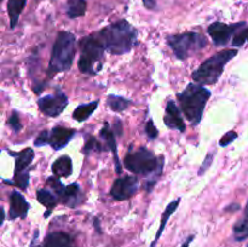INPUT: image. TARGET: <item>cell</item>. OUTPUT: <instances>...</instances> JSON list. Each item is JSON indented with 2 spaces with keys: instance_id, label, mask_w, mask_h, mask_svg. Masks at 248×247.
Returning a JSON list of instances; mask_svg holds the SVG:
<instances>
[{
  "instance_id": "8d00e7d4",
  "label": "cell",
  "mask_w": 248,
  "mask_h": 247,
  "mask_svg": "<svg viewBox=\"0 0 248 247\" xmlns=\"http://www.w3.org/2000/svg\"><path fill=\"white\" fill-rule=\"evenodd\" d=\"M247 247H248V246H247Z\"/></svg>"
},
{
  "instance_id": "44dd1931",
  "label": "cell",
  "mask_w": 248,
  "mask_h": 247,
  "mask_svg": "<svg viewBox=\"0 0 248 247\" xmlns=\"http://www.w3.org/2000/svg\"><path fill=\"white\" fill-rule=\"evenodd\" d=\"M36 199H38V201L41 205H44L47 208V212L45 213V217H47L51 213V211L60 202L56 194H52L51 190H47V189H40V190L36 191Z\"/></svg>"
},
{
  "instance_id": "83f0119b",
  "label": "cell",
  "mask_w": 248,
  "mask_h": 247,
  "mask_svg": "<svg viewBox=\"0 0 248 247\" xmlns=\"http://www.w3.org/2000/svg\"><path fill=\"white\" fill-rule=\"evenodd\" d=\"M7 125L10 126L14 132H19L22 130V125H21V120H19V116L17 114V111H14V113L10 115L9 120H7Z\"/></svg>"
},
{
  "instance_id": "f1b7e54d",
  "label": "cell",
  "mask_w": 248,
  "mask_h": 247,
  "mask_svg": "<svg viewBox=\"0 0 248 247\" xmlns=\"http://www.w3.org/2000/svg\"><path fill=\"white\" fill-rule=\"evenodd\" d=\"M50 142V132L48 131H43L41 133H39L38 137L34 140V145L35 147H43V145L48 144Z\"/></svg>"
},
{
  "instance_id": "484cf974",
  "label": "cell",
  "mask_w": 248,
  "mask_h": 247,
  "mask_svg": "<svg viewBox=\"0 0 248 247\" xmlns=\"http://www.w3.org/2000/svg\"><path fill=\"white\" fill-rule=\"evenodd\" d=\"M103 148H102L101 143L93 137V136H90L89 138L86 139V143H85V147H84V154H90L92 152H102Z\"/></svg>"
},
{
  "instance_id": "4fadbf2b",
  "label": "cell",
  "mask_w": 248,
  "mask_h": 247,
  "mask_svg": "<svg viewBox=\"0 0 248 247\" xmlns=\"http://www.w3.org/2000/svg\"><path fill=\"white\" fill-rule=\"evenodd\" d=\"M164 123L166 124V126L172 130H177L179 132L184 133L186 130V126L184 124L183 118H182V114L179 111V108L177 107V104L173 101H167L166 104V115L164 118Z\"/></svg>"
},
{
  "instance_id": "9a60e30c",
  "label": "cell",
  "mask_w": 248,
  "mask_h": 247,
  "mask_svg": "<svg viewBox=\"0 0 248 247\" xmlns=\"http://www.w3.org/2000/svg\"><path fill=\"white\" fill-rule=\"evenodd\" d=\"M99 135H101V137L103 138L104 142L107 143V149H110L111 153H113L114 161H115L116 173H121V171H123V167H121L120 160H119V156H118V145H116L115 135H114L113 131L110 130V126H109L108 123H104V125H103V127H102Z\"/></svg>"
},
{
  "instance_id": "277c9868",
  "label": "cell",
  "mask_w": 248,
  "mask_h": 247,
  "mask_svg": "<svg viewBox=\"0 0 248 247\" xmlns=\"http://www.w3.org/2000/svg\"><path fill=\"white\" fill-rule=\"evenodd\" d=\"M236 48H227L216 55L211 56L196 70H194L191 77L200 85H216L222 77L228 62L237 55Z\"/></svg>"
},
{
  "instance_id": "cb8c5ba5",
  "label": "cell",
  "mask_w": 248,
  "mask_h": 247,
  "mask_svg": "<svg viewBox=\"0 0 248 247\" xmlns=\"http://www.w3.org/2000/svg\"><path fill=\"white\" fill-rule=\"evenodd\" d=\"M234 237L236 241H242L248 237V201L246 207H245L244 217L234 227Z\"/></svg>"
},
{
  "instance_id": "1f68e13d",
  "label": "cell",
  "mask_w": 248,
  "mask_h": 247,
  "mask_svg": "<svg viewBox=\"0 0 248 247\" xmlns=\"http://www.w3.org/2000/svg\"><path fill=\"white\" fill-rule=\"evenodd\" d=\"M145 133H147V136L150 138V139H155V138L159 136V131H157V128L155 127L152 119H149L147 125H145Z\"/></svg>"
},
{
  "instance_id": "5b68a950",
  "label": "cell",
  "mask_w": 248,
  "mask_h": 247,
  "mask_svg": "<svg viewBox=\"0 0 248 247\" xmlns=\"http://www.w3.org/2000/svg\"><path fill=\"white\" fill-rule=\"evenodd\" d=\"M80 58L79 69L80 72L87 75H96L103 67L104 48L96 33L91 35L84 36L79 43Z\"/></svg>"
},
{
  "instance_id": "d6986e66",
  "label": "cell",
  "mask_w": 248,
  "mask_h": 247,
  "mask_svg": "<svg viewBox=\"0 0 248 247\" xmlns=\"http://www.w3.org/2000/svg\"><path fill=\"white\" fill-rule=\"evenodd\" d=\"M26 4L27 0H9L7 1V14H9L11 28H15L17 26L19 16L26 7Z\"/></svg>"
},
{
  "instance_id": "e575fe53",
  "label": "cell",
  "mask_w": 248,
  "mask_h": 247,
  "mask_svg": "<svg viewBox=\"0 0 248 247\" xmlns=\"http://www.w3.org/2000/svg\"><path fill=\"white\" fill-rule=\"evenodd\" d=\"M193 239H194V236H193V235H191V236H189L188 239H186V241L184 242V244H183V246H182V247H189V245H190V242L193 241Z\"/></svg>"
},
{
  "instance_id": "7c38bea8",
  "label": "cell",
  "mask_w": 248,
  "mask_h": 247,
  "mask_svg": "<svg viewBox=\"0 0 248 247\" xmlns=\"http://www.w3.org/2000/svg\"><path fill=\"white\" fill-rule=\"evenodd\" d=\"M75 136V130L63 126H56L50 131V142L48 144L52 147L53 150H61L67 147L68 143L72 140Z\"/></svg>"
},
{
  "instance_id": "f546056e",
  "label": "cell",
  "mask_w": 248,
  "mask_h": 247,
  "mask_svg": "<svg viewBox=\"0 0 248 247\" xmlns=\"http://www.w3.org/2000/svg\"><path fill=\"white\" fill-rule=\"evenodd\" d=\"M215 155H216V152L208 153L207 156H206V159H205V161H203L202 166H201L200 170H199V176H202V174L205 173L208 169H210L211 165H212V162H213V159H215Z\"/></svg>"
},
{
  "instance_id": "603a6c76",
  "label": "cell",
  "mask_w": 248,
  "mask_h": 247,
  "mask_svg": "<svg viewBox=\"0 0 248 247\" xmlns=\"http://www.w3.org/2000/svg\"><path fill=\"white\" fill-rule=\"evenodd\" d=\"M86 9V0H68L67 2V15L72 19L84 16Z\"/></svg>"
},
{
  "instance_id": "6da1fadb",
  "label": "cell",
  "mask_w": 248,
  "mask_h": 247,
  "mask_svg": "<svg viewBox=\"0 0 248 247\" xmlns=\"http://www.w3.org/2000/svg\"><path fill=\"white\" fill-rule=\"evenodd\" d=\"M96 34L107 52L111 55L128 53L137 44V29L125 19L109 24Z\"/></svg>"
},
{
  "instance_id": "e0dca14e",
  "label": "cell",
  "mask_w": 248,
  "mask_h": 247,
  "mask_svg": "<svg viewBox=\"0 0 248 247\" xmlns=\"http://www.w3.org/2000/svg\"><path fill=\"white\" fill-rule=\"evenodd\" d=\"M10 154L15 157V174L26 172L34 160V152L31 148H26L19 153L10 152Z\"/></svg>"
},
{
  "instance_id": "9c48e42d",
  "label": "cell",
  "mask_w": 248,
  "mask_h": 247,
  "mask_svg": "<svg viewBox=\"0 0 248 247\" xmlns=\"http://www.w3.org/2000/svg\"><path fill=\"white\" fill-rule=\"evenodd\" d=\"M68 106V97L62 90L57 89L52 94H47L38 99V107L45 115L56 118Z\"/></svg>"
},
{
  "instance_id": "ba28073f",
  "label": "cell",
  "mask_w": 248,
  "mask_h": 247,
  "mask_svg": "<svg viewBox=\"0 0 248 247\" xmlns=\"http://www.w3.org/2000/svg\"><path fill=\"white\" fill-rule=\"evenodd\" d=\"M246 27V22H239L234 24H225L222 22H215L207 28L208 35L212 38L213 44L217 46H224L232 40V36L236 35L242 28Z\"/></svg>"
},
{
  "instance_id": "5bb4252c",
  "label": "cell",
  "mask_w": 248,
  "mask_h": 247,
  "mask_svg": "<svg viewBox=\"0 0 248 247\" xmlns=\"http://www.w3.org/2000/svg\"><path fill=\"white\" fill-rule=\"evenodd\" d=\"M60 202L69 206V207L75 208L81 205L84 201V194H82L81 188L78 183H72L69 185H65L64 190L58 198Z\"/></svg>"
},
{
  "instance_id": "ac0fdd59",
  "label": "cell",
  "mask_w": 248,
  "mask_h": 247,
  "mask_svg": "<svg viewBox=\"0 0 248 247\" xmlns=\"http://www.w3.org/2000/svg\"><path fill=\"white\" fill-rule=\"evenodd\" d=\"M52 172L56 177H67L72 176L73 172V164L72 159H70L68 155H63V156L58 157L57 160H55V162L52 164Z\"/></svg>"
},
{
  "instance_id": "4316f807",
  "label": "cell",
  "mask_w": 248,
  "mask_h": 247,
  "mask_svg": "<svg viewBox=\"0 0 248 247\" xmlns=\"http://www.w3.org/2000/svg\"><path fill=\"white\" fill-rule=\"evenodd\" d=\"M245 43H248V27L242 28L239 33H236L234 39H232V45L236 46V47H240Z\"/></svg>"
},
{
  "instance_id": "52a82bcc",
  "label": "cell",
  "mask_w": 248,
  "mask_h": 247,
  "mask_svg": "<svg viewBox=\"0 0 248 247\" xmlns=\"http://www.w3.org/2000/svg\"><path fill=\"white\" fill-rule=\"evenodd\" d=\"M167 44L178 60H186L194 53L205 48L207 45V39L196 31H186L167 36Z\"/></svg>"
},
{
  "instance_id": "d4e9b609",
  "label": "cell",
  "mask_w": 248,
  "mask_h": 247,
  "mask_svg": "<svg viewBox=\"0 0 248 247\" xmlns=\"http://www.w3.org/2000/svg\"><path fill=\"white\" fill-rule=\"evenodd\" d=\"M107 104L113 111L121 113L131 106V101L124 98V97L116 96V94H109L108 98H107Z\"/></svg>"
},
{
  "instance_id": "8fae6325",
  "label": "cell",
  "mask_w": 248,
  "mask_h": 247,
  "mask_svg": "<svg viewBox=\"0 0 248 247\" xmlns=\"http://www.w3.org/2000/svg\"><path fill=\"white\" fill-rule=\"evenodd\" d=\"M29 203L27 202V200L24 199V196L22 195L19 191L15 190L12 191L11 195H10V211H9V218L11 220L17 219V218H21L24 219L28 215L29 211Z\"/></svg>"
},
{
  "instance_id": "30bf717a",
  "label": "cell",
  "mask_w": 248,
  "mask_h": 247,
  "mask_svg": "<svg viewBox=\"0 0 248 247\" xmlns=\"http://www.w3.org/2000/svg\"><path fill=\"white\" fill-rule=\"evenodd\" d=\"M140 182L135 176H125L114 181L110 189V195L118 201L127 200L132 198L138 190Z\"/></svg>"
},
{
  "instance_id": "8992f818",
  "label": "cell",
  "mask_w": 248,
  "mask_h": 247,
  "mask_svg": "<svg viewBox=\"0 0 248 247\" xmlns=\"http://www.w3.org/2000/svg\"><path fill=\"white\" fill-rule=\"evenodd\" d=\"M162 159H157L149 149L142 147L130 152L124 159V166L136 174H161Z\"/></svg>"
},
{
  "instance_id": "d590c367",
  "label": "cell",
  "mask_w": 248,
  "mask_h": 247,
  "mask_svg": "<svg viewBox=\"0 0 248 247\" xmlns=\"http://www.w3.org/2000/svg\"><path fill=\"white\" fill-rule=\"evenodd\" d=\"M1 1H2V0H1Z\"/></svg>"
},
{
  "instance_id": "836d02e7",
  "label": "cell",
  "mask_w": 248,
  "mask_h": 247,
  "mask_svg": "<svg viewBox=\"0 0 248 247\" xmlns=\"http://www.w3.org/2000/svg\"><path fill=\"white\" fill-rule=\"evenodd\" d=\"M114 128H115V132L118 133V136H121L123 133V130H121V121L115 120V125H114Z\"/></svg>"
},
{
  "instance_id": "d6a6232c",
  "label": "cell",
  "mask_w": 248,
  "mask_h": 247,
  "mask_svg": "<svg viewBox=\"0 0 248 247\" xmlns=\"http://www.w3.org/2000/svg\"><path fill=\"white\" fill-rule=\"evenodd\" d=\"M143 2H144L145 7L149 10H154L156 7V1L155 0H143Z\"/></svg>"
},
{
  "instance_id": "4dcf8cb0",
  "label": "cell",
  "mask_w": 248,
  "mask_h": 247,
  "mask_svg": "<svg viewBox=\"0 0 248 247\" xmlns=\"http://www.w3.org/2000/svg\"><path fill=\"white\" fill-rule=\"evenodd\" d=\"M236 138H237V133L235 132V131H229V132L225 133V135L220 138L219 145L220 147H227V145H229L230 143L234 142Z\"/></svg>"
},
{
  "instance_id": "2e32d148",
  "label": "cell",
  "mask_w": 248,
  "mask_h": 247,
  "mask_svg": "<svg viewBox=\"0 0 248 247\" xmlns=\"http://www.w3.org/2000/svg\"><path fill=\"white\" fill-rule=\"evenodd\" d=\"M43 247H78L69 234L64 232H50L45 237Z\"/></svg>"
},
{
  "instance_id": "ffe728a7",
  "label": "cell",
  "mask_w": 248,
  "mask_h": 247,
  "mask_svg": "<svg viewBox=\"0 0 248 247\" xmlns=\"http://www.w3.org/2000/svg\"><path fill=\"white\" fill-rule=\"evenodd\" d=\"M179 202H181V199H177V200L171 201V202H170L169 205H167L166 210H165V212L162 213V217H161V224H160L159 230H157L156 236H155V240H154V241L152 242V245H150V247H155V246H156L157 241H159L160 236H161L162 232H164V230H165V227H166L167 220H169V219H170V217H171V216L173 215L174 212H176V210H177V208H178V206H179Z\"/></svg>"
},
{
  "instance_id": "3957f363",
  "label": "cell",
  "mask_w": 248,
  "mask_h": 247,
  "mask_svg": "<svg viewBox=\"0 0 248 247\" xmlns=\"http://www.w3.org/2000/svg\"><path fill=\"white\" fill-rule=\"evenodd\" d=\"M77 52V39L70 31H60L53 44L48 63V75L67 72L70 69Z\"/></svg>"
},
{
  "instance_id": "7402d4cb",
  "label": "cell",
  "mask_w": 248,
  "mask_h": 247,
  "mask_svg": "<svg viewBox=\"0 0 248 247\" xmlns=\"http://www.w3.org/2000/svg\"><path fill=\"white\" fill-rule=\"evenodd\" d=\"M98 104H99L98 99H97V101L91 102V103L81 104V106L75 108V110L73 111V118H74V120H77L78 123H82V121L87 120V119L93 114V111L96 110Z\"/></svg>"
},
{
  "instance_id": "7a4b0ae2",
  "label": "cell",
  "mask_w": 248,
  "mask_h": 247,
  "mask_svg": "<svg viewBox=\"0 0 248 247\" xmlns=\"http://www.w3.org/2000/svg\"><path fill=\"white\" fill-rule=\"evenodd\" d=\"M211 91L198 82H189L186 89L177 94L182 111L193 125L200 124Z\"/></svg>"
}]
</instances>
